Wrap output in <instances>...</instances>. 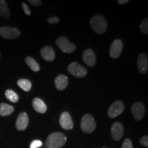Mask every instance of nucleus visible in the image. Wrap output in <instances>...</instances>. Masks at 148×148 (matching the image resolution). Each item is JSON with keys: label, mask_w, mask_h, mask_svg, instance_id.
Returning a JSON list of instances; mask_svg holds the SVG:
<instances>
[{"label": "nucleus", "mask_w": 148, "mask_h": 148, "mask_svg": "<svg viewBox=\"0 0 148 148\" xmlns=\"http://www.w3.org/2000/svg\"><path fill=\"white\" fill-rule=\"evenodd\" d=\"M103 148H106V147H103Z\"/></svg>", "instance_id": "obj_32"}, {"label": "nucleus", "mask_w": 148, "mask_h": 148, "mask_svg": "<svg viewBox=\"0 0 148 148\" xmlns=\"http://www.w3.org/2000/svg\"><path fill=\"white\" fill-rule=\"evenodd\" d=\"M22 7H23V10L25 14L27 15H30L31 14V10L29 8V7L27 6V5L25 3H22Z\"/></svg>", "instance_id": "obj_26"}, {"label": "nucleus", "mask_w": 148, "mask_h": 148, "mask_svg": "<svg viewBox=\"0 0 148 148\" xmlns=\"http://www.w3.org/2000/svg\"><path fill=\"white\" fill-rule=\"evenodd\" d=\"M29 123V117L26 112H21L18 114L16 121V128L19 131H23L27 128Z\"/></svg>", "instance_id": "obj_11"}, {"label": "nucleus", "mask_w": 148, "mask_h": 148, "mask_svg": "<svg viewBox=\"0 0 148 148\" xmlns=\"http://www.w3.org/2000/svg\"><path fill=\"white\" fill-rule=\"evenodd\" d=\"M42 145V143L40 140H34L31 143L29 148H39Z\"/></svg>", "instance_id": "obj_24"}, {"label": "nucleus", "mask_w": 148, "mask_h": 148, "mask_svg": "<svg viewBox=\"0 0 148 148\" xmlns=\"http://www.w3.org/2000/svg\"><path fill=\"white\" fill-rule=\"evenodd\" d=\"M56 43L57 46H58L59 49L62 52L66 53H70L73 52L75 50V49H76L75 45L72 44L69 41V39L66 37L64 36H61L57 38Z\"/></svg>", "instance_id": "obj_4"}, {"label": "nucleus", "mask_w": 148, "mask_h": 148, "mask_svg": "<svg viewBox=\"0 0 148 148\" xmlns=\"http://www.w3.org/2000/svg\"><path fill=\"white\" fill-rule=\"evenodd\" d=\"M68 71L71 75L77 77H83L87 74V71L84 66L75 62H72L68 66Z\"/></svg>", "instance_id": "obj_6"}, {"label": "nucleus", "mask_w": 148, "mask_h": 148, "mask_svg": "<svg viewBox=\"0 0 148 148\" xmlns=\"http://www.w3.org/2000/svg\"><path fill=\"white\" fill-rule=\"evenodd\" d=\"M123 49V42L121 40L116 39L111 44L110 47V56L112 58H117L121 55Z\"/></svg>", "instance_id": "obj_8"}, {"label": "nucleus", "mask_w": 148, "mask_h": 148, "mask_svg": "<svg viewBox=\"0 0 148 148\" xmlns=\"http://www.w3.org/2000/svg\"><path fill=\"white\" fill-rule=\"evenodd\" d=\"M66 142V137L61 132H54L49 134L45 141L46 148H60Z\"/></svg>", "instance_id": "obj_1"}, {"label": "nucleus", "mask_w": 148, "mask_h": 148, "mask_svg": "<svg viewBox=\"0 0 148 148\" xmlns=\"http://www.w3.org/2000/svg\"><path fill=\"white\" fill-rule=\"evenodd\" d=\"M140 29L143 34H148V20L147 18L143 19V21L141 22V23L140 25Z\"/></svg>", "instance_id": "obj_23"}, {"label": "nucleus", "mask_w": 148, "mask_h": 148, "mask_svg": "<svg viewBox=\"0 0 148 148\" xmlns=\"http://www.w3.org/2000/svg\"><path fill=\"white\" fill-rule=\"evenodd\" d=\"M14 107L5 103H0V115L5 116L10 115L14 112Z\"/></svg>", "instance_id": "obj_18"}, {"label": "nucleus", "mask_w": 148, "mask_h": 148, "mask_svg": "<svg viewBox=\"0 0 148 148\" xmlns=\"http://www.w3.org/2000/svg\"><path fill=\"white\" fill-rule=\"evenodd\" d=\"M124 110V105L121 101H116L108 108V115L110 118H115Z\"/></svg>", "instance_id": "obj_7"}, {"label": "nucleus", "mask_w": 148, "mask_h": 148, "mask_svg": "<svg viewBox=\"0 0 148 148\" xmlns=\"http://www.w3.org/2000/svg\"><path fill=\"white\" fill-rule=\"evenodd\" d=\"M128 1V0H119V1H118V3H119V4H125V3H127Z\"/></svg>", "instance_id": "obj_30"}, {"label": "nucleus", "mask_w": 148, "mask_h": 148, "mask_svg": "<svg viewBox=\"0 0 148 148\" xmlns=\"http://www.w3.org/2000/svg\"><path fill=\"white\" fill-rule=\"evenodd\" d=\"M40 55L42 58L46 61H53L55 58V51L50 46H45L40 50Z\"/></svg>", "instance_id": "obj_15"}, {"label": "nucleus", "mask_w": 148, "mask_h": 148, "mask_svg": "<svg viewBox=\"0 0 148 148\" xmlns=\"http://www.w3.org/2000/svg\"><path fill=\"white\" fill-rule=\"evenodd\" d=\"M137 66L139 73L145 74L148 69V61L147 56L145 53H140L137 58Z\"/></svg>", "instance_id": "obj_14"}, {"label": "nucleus", "mask_w": 148, "mask_h": 148, "mask_svg": "<svg viewBox=\"0 0 148 148\" xmlns=\"http://www.w3.org/2000/svg\"><path fill=\"white\" fill-rule=\"evenodd\" d=\"M18 86L24 91L28 92L32 88V83L27 79H20L17 82Z\"/></svg>", "instance_id": "obj_21"}, {"label": "nucleus", "mask_w": 148, "mask_h": 148, "mask_svg": "<svg viewBox=\"0 0 148 148\" xmlns=\"http://www.w3.org/2000/svg\"><path fill=\"white\" fill-rule=\"evenodd\" d=\"M82 59L86 65L90 66V67L95 66L96 63L95 54L94 51L90 49H87L84 51L82 55Z\"/></svg>", "instance_id": "obj_13"}, {"label": "nucleus", "mask_w": 148, "mask_h": 148, "mask_svg": "<svg viewBox=\"0 0 148 148\" xmlns=\"http://www.w3.org/2000/svg\"><path fill=\"white\" fill-rule=\"evenodd\" d=\"M48 22L50 24H53V23H58L59 22V18L57 17V16H51V17H49L48 18Z\"/></svg>", "instance_id": "obj_28"}, {"label": "nucleus", "mask_w": 148, "mask_h": 148, "mask_svg": "<svg viewBox=\"0 0 148 148\" xmlns=\"http://www.w3.org/2000/svg\"><path fill=\"white\" fill-rule=\"evenodd\" d=\"M0 57H1V53H0Z\"/></svg>", "instance_id": "obj_31"}, {"label": "nucleus", "mask_w": 148, "mask_h": 148, "mask_svg": "<svg viewBox=\"0 0 148 148\" xmlns=\"http://www.w3.org/2000/svg\"><path fill=\"white\" fill-rule=\"evenodd\" d=\"M81 129L83 132L87 134L92 133L96 127L95 119L90 114H86L82 116L80 123Z\"/></svg>", "instance_id": "obj_3"}, {"label": "nucleus", "mask_w": 148, "mask_h": 148, "mask_svg": "<svg viewBox=\"0 0 148 148\" xmlns=\"http://www.w3.org/2000/svg\"><path fill=\"white\" fill-rule=\"evenodd\" d=\"M123 135V127L121 123L115 122L111 127V136L114 140H119Z\"/></svg>", "instance_id": "obj_12"}, {"label": "nucleus", "mask_w": 148, "mask_h": 148, "mask_svg": "<svg viewBox=\"0 0 148 148\" xmlns=\"http://www.w3.org/2000/svg\"><path fill=\"white\" fill-rule=\"evenodd\" d=\"M90 25L93 31L99 34H103L107 29V22L102 15L96 14L90 21Z\"/></svg>", "instance_id": "obj_2"}, {"label": "nucleus", "mask_w": 148, "mask_h": 148, "mask_svg": "<svg viewBox=\"0 0 148 148\" xmlns=\"http://www.w3.org/2000/svg\"><path fill=\"white\" fill-rule=\"evenodd\" d=\"M122 148H133L132 141L128 138L125 139L123 144H122Z\"/></svg>", "instance_id": "obj_25"}, {"label": "nucleus", "mask_w": 148, "mask_h": 148, "mask_svg": "<svg viewBox=\"0 0 148 148\" xmlns=\"http://www.w3.org/2000/svg\"><path fill=\"white\" fill-rule=\"evenodd\" d=\"M60 124L62 128L69 130L73 127V122L69 112H63L60 116Z\"/></svg>", "instance_id": "obj_10"}, {"label": "nucleus", "mask_w": 148, "mask_h": 148, "mask_svg": "<svg viewBox=\"0 0 148 148\" xmlns=\"http://www.w3.org/2000/svg\"><path fill=\"white\" fill-rule=\"evenodd\" d=\"M133 116L134 119L137 121H140L143 119L144 114H145V106L141 102L134 103L131 108Z\"/></svg>", "instance_id": "obj_9"}, {"label": "nucleus", "mask_w": 148, "mask_h": 148, "mask_svg": "<svg viewBox=\"0 0 148 148\" xmlns=\"http://www.w3.org/2000/svg\"><path fill=\"white\" fill-rule=\"evenodd\" d=\"M28 2L30 3V4H32L35 7L40 6L42 3L41 1H39V0H29Z\"/></svg>", "instance_id": "obj_29"}, {"label": "nucleus", "mask_w": 148, "mask_h": 148, "mask_svg": "<svg viewBox=\"0 0 148 148\" xmlns=\"http://www.w3.org/2000/svg\"><path fill=\"white\" fill-rule=\"evenodd\" d=\"M56 88L59 90L65 89L68 85V77L64 75H58L55 79Z\"/></svg>", "instance_id": "obj_17"}, {"label": "nucleus", "mask_w": 148, "mask_h": 148, "mask_svg": "<svg viewBox=\"0 0 148 148\" xmlns=\"http://www.w3.org/2000/svg\"><path fill=\"white\" fill-rule=\"evenodd\" d=\"M25 62L27 64V66L30 68L32 71L34 72H37L40 70V66L39 64L37 63V62L34 60L32 57L27 56L25 58Z\"/></svg>", "instance_id": "obj_20"}, {"label": "nucleus", "mask_w": 148, "mask_h": 148, "mask_svg": "<svg viewBox=\"0 0 148 148\" xmlns=\"http://www.w3.org/2000/svg\"><path fill=\"white\" fill-rule=\"evenodd\" d=\"M0 15L4 18L10 17V11L7 3L4 0H0Z\"/></svg>", "instance_id": "obj_19"}, {"label": "nucleus", "mask_w": 148, "mask_h": 148, "mask_svg": "<svg viewBox=\"0 0 148 148\" xmlns=\"http://www.w3.org/2000/svg\"><path fill=\"white\" fill-rule=\"evenodd\" d=\"M20 31L15 27H0V36L5 39H15L20 36Z\"/></svg>", "instance_id": "obj_5"}, {"label": "nucleus", "mask_w": 148, "mask_h": 148, "mask_svg": "<svg viewBox=\"0 0 148 148\" xmlns=\"http://www.w3.org/2000/svg\"><path fill=\"white\" fill-rule=\"evenodd\" d=\"M32 106L33 108L36 112H38V113L43 114L47 111V107L46 106V104L42 99H40V98L36 97L33 99L32 101Z\"/></svg>", "instance_id": "obj_16"}, {"label": "nucleus", "mask_w": 148, "mask_h": 148, "mask_svg": "<svg viewBox=\"0 0 148 148\" xmlns=\"http://www.w3.org/2000/svg\"><path fill=\"white\" fill-rule=\"evenodd\" d=\"M5 96L7 99L12 103L17 102L18 100V95L17 93L11 89H8L5 90Z\"/></svg>", "instance_id": "obj_22"}, {"label": "nucleus", "mask_w": 148, "mask_h": 148, "mask_svg": "<svg viewBox=\"0 0 148 148\" xmlns=\"http://www.w3.org/2000/svg\"><path fill=\"white\" fill-rule=\"evenodd\" d=\"M140 143L145 147H148V137L147 136H143L140 139Z\"/></svg>", "instance_id": "obj_27"}]
</instances>
